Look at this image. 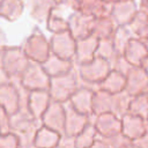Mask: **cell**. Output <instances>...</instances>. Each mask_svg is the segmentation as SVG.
<instances>
[{"label":"cell","instance_id":"1","mask_svg":"<svg viewBox=\"0 0 148 148\" xmlns=\"http://www.w3.org/2000/svg\"><path fill=\"white\" fill-rule=\"evenodd\" d=\"M0 106L9 116L15 114L18 110V97L10 81L0 86Z\"/></svg>","mask_w":148,"mask_h":148},{"label":"cell","instance_id":"2","mask_svg":"<svg viewBox=\"0 0 148 148\" xmlns=\"http://www.w3.org/2000/svg\"><path fill=\"white\" fill-rule=\"evenodd\" d=\"M7 8H12L14 13L18 16L21 13V2L20 0H0V16L5 17Z\"/></svg>","mask_w":148,"mask_h":148}]
</instances>
